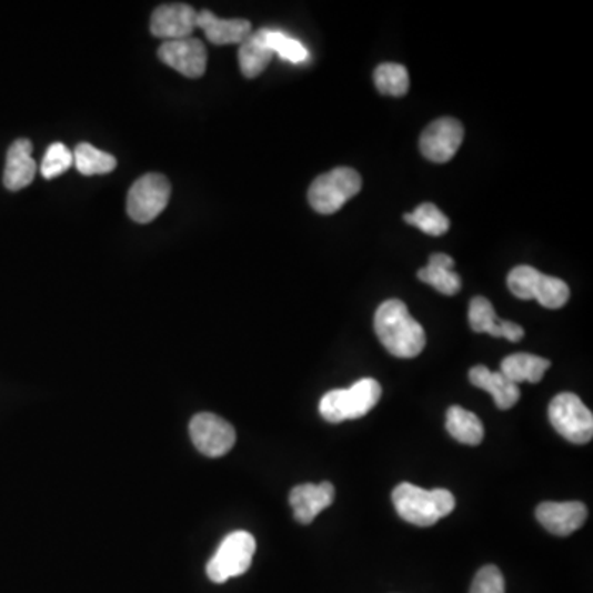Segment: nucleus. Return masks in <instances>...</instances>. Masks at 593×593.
<instances>
[{"instance_id": "obj_1", "label": "nucleus", "mask_w": 593, "mask_h": 593, "mask_svg": "<svg viewBox=\"0 0 593 593\" xmlns=\"http://www.w3.org/2000/svg\"><path fill=\"white\" fill-rule=\"evenodd\" d=\"M374 332L383 346L398 358L419 356L425 346L424 329L412 319L402 300L381 303L374 315Z\"/></svg>"}, {"instance_id": "obj_2", "label": "nucleus", "mask_w": 593, "mask_h": 593, "mask_svg": "<svg viewBox=\"0 0 593 593\" xmlns=\"http://www.w3.org/2000/svg\"><path fill=\"white\" fill-rule=\"evenodd\" d=\"M393 503L402 520L421 527L434 526L455 510V496L449 490H424L412 483L395 486Z\"/></svg>"}, {"instance_id": "obj_3", "label": "nucleus", "mask_w": 593, "mask_h": 593, "mask_svg": "<svg viewBox=\"0 0 593 593\" xmlns=\"http://www.w3.org/2000/svg\"><path fill=\"white\" fill-rule=\"evenodd\" d=\"M381 399V384L373 378L356 381L346 390H333L320 401V414L332 424L363 418L376 408Z\"/></svg>"}, {"instance_id": "obj_4", "label": "nucleus", "mask_w": 593, "mask_h": 593, "mask_svg": "<svg viewBox=\"0 0 593 593\" xmlns=\"http://www.w3.org/2000/svg\"><path fill=\"white\" fill-rule=\"evenodd\" d=\"M511 294L521 300H537L545 309H561L567 303L571 291L564 281L541 274L531 265H517L507 275Z\"/></svg>"}, {"instance_id": "obj_5", "label": "nucleus", "mask_w": 593, "mask_h": 593, "mask_svg": "<svg viewBox=\"0 0 593 593\" xmlns=\"http://www.w3.org/2000/svg\"><path fill=\"white\" fill-rule=\"evenodd\" d=\"M361 185L363 182L356 170L339 167L316 177L315 182L310 185L309 201L316 213L333 214L342 210L348 200L360 193Z\"/></svg>"}, {"instance_id": "obj_6", "label": "nucleus", "mask_w": 593, "mask_h": 593, "mask_svg": "<svg viewBox=\"0 0 593 593\" xmlns=\"http://www.w3.org/2000/svg\"><path fill=\"white\" fill-rule=\"evenodd\" d=\"M549 421L557 434L572 444H587L593 438V415L591 409L579 395L562 393L549 404Z\"/></svg>"}, {"instance_id": "obj_7", "label": "nucleus", "mask_w": 593, "mask_h": 593, "mask_svg": "<svg viewBox=\"0 0 593 593\" xmlns=\"http://www.w3.org/2000/svg\"><path fill=\"white\" fill-rule=\"evenodd\" d=\"M255 552L254 536L247 531L228 534L217 554L207 565V574L214 584H224L230 579L243 575L251 567Z\"/></svg>"}, {"instance_id": "obj_8", "label": "nucleus", "mask_w": 593, "mask_h": 593, "mask_svg": "<svg viewBox=\"0 0 593 593\" xmlns=\"http://www.w3.org/2000/svg\"><path fill=\"white\" fill-rule=\"evenodd\" d=\"M170 187L167 177L148 173L135 180L128 193V213L135 223H150L155 220L169 204Z\"/></svg>"}, {"instance_id": "obj_9", "label": "nucleus", "mask_w": 593, "mask_h": 593, "mask_svg": "<svg viewBox=\"0 0 593 593\" xmlns=\"http://www.w3.org/2000/svg\"><path fill=\"white\" fill-rule=\"evenodd\" d=\"M193 444L203 455L218 459L227 455L237 442V432L230 422L210 412H201L190 422Z\"/></svg>"}, {"instance_id": "obj_10", "label": "nucleus", "mask_w": 593, "mask_h": 593, "mask_svg": "<svg viewBox=\"0 0 593 593\" xmlns=\"http://www.w3.org/2000/svg\"><path fill=\"white\" fill-rule=\"evenodd\" d=\"M462 122L442 118L425 128L421 135V152L434 163H446L453 159L463 142Z\"/></svg>"}, {"instance_id": "obj_11", "label": "nucleus", "mask_w": 593, "mask_h": 593, "mask_svg": "<svg viewBox=\"0 0 593 593\" xmlns=\"http://www.w3.org/2000/svg\"><path fill=\"white\" fill-rule=\"evenodd\" d=\"M197 10L187 3H163L153 10L150 32L165 40L190 39L197 29Z\"/></svg>"}, {"instance_id": "obj_12", "label": "nucleus", "mask_w": 593, "mask_h": 593, "mask_svg": "<svg viewBox=\"0 0 593 593\" xmlns=\"http://www.w3.org/2000/svg\"><path fill=\"white\" fill-rule=\"evenodd\" d=\"M159 58L187 78H200L207 71V49L193 37L163 42L159 49Z\"/></svg>"}, {"instance_id": "obj_13", "label": "nucleus", "mask_w": 593, "mask_h": 593, "mask_svg": "<svg viewBox=\"0 0 593 593\" xmlns=\"http://www.w3.org/2000/svg\"><path fill=\"white\" fill-rule=\"evenodd\" d=\"M587 516V506L581 501H565V503L547 501V503L540 504L536 510L537 521L545 530L561 537L581 530Z\"/></svg>"}, {"instance_id": "obj_14", "label": "nucleus", "mask_w": 593, "mask_h": 593, "mask_svg": "<svg viewBox=\"0 0 593 593\" xmlns=\"http://www.w3.org/2000/svg\"><path fill=\"white\" fill-rule=\"evenodd\" d=\"M469 322L473 332L489 333L492 336H503L510 342L516 343L523 340V326L514 322L501 320L494 312L492 302L485 296H475L470 302Z\"/></svg>"}, {"instance_id": "obj_15", "label": "nucleus", "mask_w": 593, "mask_h": 593, "mask_svg": "<svg viewBox=\"0 0 593 593\" xmlns=\"http://www.w3.org/2000/svg\"><path fill=\"white\" fill-rule=\"evenodd\" d=\"M335 500V489L332 483L323 482L320 485L303 483L292 489L291 501L295 520L302 524L313 523L316 516Z\"/></svg>"}, {"instance_id": "obj_16", "label": "nucleus", "mask_w": 593, "mask_h": 593, "mask_svg": "<svg viewBox=\"0 0 593 593\" xmlns=\"http://www.w3.org/2000/svg\"><path fill=\"white\" fill-rule=\"evenodd\" d=\"M33 145L29 139H17L7 152L6 172H3V185L10 192H19L26 189L36 179L37 167L32 157Z\"/></svg>"}, {"instance_id": "obj_17", "label": "nucleus", "mask_w": 593, "mask_h": 593, "mask_svg": "<svg viewBox=\"0 0 593 593\" xmlns=\"http://www.w3.org/2000/svg\"><path fill=\"white\" fill-rule=\"evenodd\" d=\"M197 29H201L207 36L208 42L213 46H231L248 39L252 32L251 22L244 19H220L210 10H201L197 13Z\"/></svg>"}, {"instance_id": "obj_18", "label": "nucleus", "mask_w": 593, "mask_h": 593, "mask_svg": "<svg viewBox=\"0 0 593 593\" xmlns=\"http://www.w3.org/2000/svg\"><path fill=\"white\" fill-rule=\"evenodd\" d=\"M469 378L473 386L480 388V390L493 395L494 404L501 411H507V409L513 408L520 401V386L511 383L500 371L493 373L489 368L479 364V366L470 370Z\"/></svg>"}, {"instance_id": "obj_19", "label": "nucleus", "mask_w": 593, "mask_h": 593, "mask_svg": "<svg viewBox=\"0 0 593 593\" xmlns=\"http://www.w3.org/2000/svg\"><path fill=\"white\" fill-rule=\"evenodd\" d=\"M453 259L446 254H434L429 264L419 271L418 278L425 284L432 285L435 291L444 295L459 294L462 289V279L453 271Z\"/></svg>"}, {"instance_id": "obj_20", "label": "nucleus", "mask_w": 593, "mask_h": 593, "mask_svg": "<svg viewBox=\"0 0 593 593\" xmlns=\"http://www.w3.org/2000/svg\"><path fill=\"white\" fill-rule=\"evenodd\" d=\"M549 368H551V361L545 358L516 353L504 358L500 373L511 383L520 386L521 383H540Z\"/></svg>"}, {"instance_id": "obj_21", "label": "nucleus", "mask_w": 593, "mask_h": 593, "mask_svg": "<svg viewBox=\"0 0 593 593\" xmlns=\"http://www.w3.org/2000/svg\"><path fill=\"white\" fill-rule=\"evenodd\" d=\"M446 431L460 444L479 445L482 444L485 438V429H483L482 421L476 418L473 412L460 408V405H452L446 411Z\"/></svg>"}, {"instance_id": "obj_22", "label": "nucleus", "mask_w": 593, "mask_h": 593, "mask_svg": "<svg viewBox=\"0 0 593 593\" xmlns=\"http://www.w3.org/2000/svg\"><path fill=\"white\" fill-rule=\"evenodd\" d=\"M272 57L274 53L265 46L262 29L249 33L248 39L240 43V51H238L241 73L247 78L259 77L271 63Z\"/></svg>"}, {"instance_id": "obj_23", "label": "nucleus", "mask_w": 593, "mask_h": 593, "mask_svg": "<svg viewBox=\"0 0 593 593\" xmlns=\"http://www.w3.org/2000/svg\"><path fill=\"white\" fill-rule=\"evenodd\" d=\"M73 165L77 167L78 172L87 177L104 175L118 167V160L111 153L102 152L94 145L83 142L74 149Z\"/></svg>"}, {"instance_id": "obj_24", "label": "nucleus", "mask_w": 593, "mask_h": 593, "mask_svg": "<svg viewBox=\"0 0 593 593\" xmlns=\"http://www.w3.org/2000/svg\"><path fill=\"white\" fill-rule=\"evenodd\" d=\"M404 221L429 237H442L450 228L449 218L434 203H422L412 213L404 214Z\"/></svg>"}, {"instance_id": "obj_25", "label": "nucleus", "mask_w": 593, "mask_h": 593, "mask_svg": "<svg viewBox=\"0 0 593 593\" xmlns=\"http://www.w3.org/2000/svg\"><path fill=\"white\" fill-rule=\"evenodd\" d=\"M378 91L386 97L401 98L409 91V73L399 63H383L374 71Z\"/></svg>"}, {"instance_id": "obj_26", "label": "nucleus", "mask_w": 593, "mask_h": 593, "mask_svg": "<svg viewBox=\"0 0 593 593\" xmlns=\"http://www.w3.org/2000/svg\"><path fill=\"white\" fill-rule=\"evenodd\" d=\"M262 36H264L265 46L269 47V50H271L272 53H278L279 57L291 61V63H303V61H306V58H309V50H306L299 40L285 36L284 32L262 29Z\"/></svg>"}, {"instance_id": "obj_27", "label": "nucleus", "mask_w": 593, "mask_h": 593, "mask_svg": "<svg viewBox=\"0 0 593 593\" xmlns=\"http://www.w3.org/2000/svg\"><path fill=\"white\" fill-rule=\"evenodd\" d=\"M70 167H73V152H70V149L61 142H54L47 149L42 165H40V173H42L43 179H57L70 170Z\"/></svg>"}, {"instance_id": "obj_28", "label": "nucleus", "mask_w": 593, "mask_h": 593, "mask_svg": "<svg viewBox=\"0 0 593 593\" xmlns=\"http://www.w3.org/2000/svg\"><path fill=\"white\" fill-rule=\"evenodd\" d=\"M470 593H504V579L496 565H485L475 575Z\"/></svg>"}]
</instances>
